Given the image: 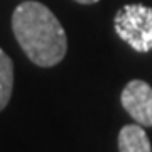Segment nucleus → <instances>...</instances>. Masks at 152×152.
I'll list each match as a JSON object with an SVG mask.
<instances>
[{
  "instance_id": "obj_6",
  "label": "nucleus",
  "mask_w": 152,
  "mask_h": 152,
  "mask_svg": "<svg viewBox=\"0 0 152 152\" xmlns=\"http://www.w3.org/2000/svg\"><path fill=\"white\" fill-rule=\"evenodd\" d=\"M76 2H80V4H96L98 0H76Z\"/></svg>"
},
{
  "instance_id": "obj_2",
  "label": "nucleus",
  "mask_w": 152,
  "mask_h": 152,
  "mask_svg": "<svg viewBox=\"0 0 152 152\" xmlns=\"http://www.w3.org/2000/svg\"><path fill=\"white\" fill-rule=\"evenodd\" d=\"M115 32L137 53L152 51V9L142 4L124 5L113 19Z\"/></svg>"
},
{
  "instance_id": "obj_4",
  "label": "nucleus",
  "mask_w": 152,
  "mask_h": 152,
  "mask_svg": "<svg viewBox=\"0 0 152 152\" xmlns=\"http://www.w3.org/2000/svg\"><path fill=\"white\" fill-rule=\"evenodd\" d=\"M120 152H152L151 142L140 125H125L118 134Z\"/></svg>"
},
{
  "instance_id": "obj_3",
  "label": "nucleus",
  "mask_w": 152,
  "mask_h": 152,
  "mask_svg": "<svg viewBox=\"0 0 152 152\" xmlns=\"http://www.w3.org/2000/svg\"><path fill=\"white\" fill-rule=\"evenodd\" d=\"M122 105L139 125L152 127V88L142 80H132L122 91Z\"/></svg>"
},
{
  "instance_id": "obj_5",
  "label": "nucleus",
  "mask_w": 152,
  "mask_h": 152,
  "mask_svg": "<svg viewBox=\"0 0 152 152\" xmlns=\"http://www.w3.org/2000/svg\"><path fill=\"white\" fill-rule=\"evenodd\" d=\"M14 88V64L0 48V112L7 107Z\"/></svg>"
},
{
  "instance_id": "obj_1",
  "label": "nucleus",
  "mask_w": 152,
  "mask_h": 152,
  "mask_svg": "<svg viewBox=\"0 0 152 152\" xmlns=\"http://www.w3.org/2000/svg\"><path fill=\"white\" fill-rule=\"evenodd\" d=\"M12 31L17 42L34 64L49 68L66 54V32L58 17L44 4L24 0L12 14Z\"/></svg>"
}]
</instances>
